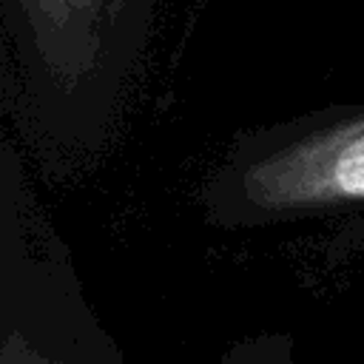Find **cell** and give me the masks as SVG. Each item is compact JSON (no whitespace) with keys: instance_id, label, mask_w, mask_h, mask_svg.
I'll return each mask as SVG.
<instances>
[{"instance_id":"obj_4","label":"cell","mask_w":364,"mask_h":364,"mask_svg":"<svg viewBox=\"0 0 364 364\" xmlns=\"http://www.w3.org/2000/svg\"><path fill=\"white\" fill-rule=\"evenodd\" d=\"M296 341L287 330H264L233 341L219 364H293Z\"/></svg>"},{"instance_id":"obj_2","label":"cell","mask_w":364,"mask_h":364,"mask_svg":"<svg viewBox=\"0 0 364 364\" xmlns=\"http://www.w3.org/2000/svg\"><path fill=\"white\" fill-rule=\"evenodd\" d=\"M219 230L364 213V102H336L239 131L202 179Z\"/></svg>"},{"instance_id":"obj_1","label":"cell","mask_w":364,"mask_h":364,"mask_svg":"<svg viewBox=\"0 0 364 364\" xmlns=\"http://www.w3.org/2000/svg\"><path fill=\"white\" fill-rule=\"evenodd\" d=\"M17 105L68 156L97 154L125 111L159 0H0Z\"/></svg>"},{"instance_id":"obj_3","label":"cell","mask_w":364,"mask_h":364,"mask_svg":"<svg viewBox=\"0 0 364 364\" xmlns=\"http://www.w3.org/2000/svg\"><path fill=\"white\" fill-rule=\"evenodd\" d=\"M0 364H125L11 139L0 148Z\"/></svg>"}]
</instances>
